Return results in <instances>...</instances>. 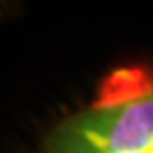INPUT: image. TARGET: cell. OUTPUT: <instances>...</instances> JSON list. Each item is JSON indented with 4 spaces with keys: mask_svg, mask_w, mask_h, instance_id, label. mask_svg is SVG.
<instances>
[{
    "mask_svg": "<svg viewBox=\"0 0 153 153\" xmlns=\"http://www.w3.org/2000/svg\"><path fill=\"white\" fill-rule=\"evenodd\" d=\"M31 153H153V83L59 116Z\"/></svg>",
    "mask_w": 153,
    "mask_h": 153,
    "instance_id": "6da1fadb",
    "label": "cell"
},
{
    "mask_svg": "<svg viewBox=\"0 0 153 153\" xmlns=\"http://www.w3.org/2000/svg\"><path fill=\"white\" fill-rule=\"evenodd\" d=\"M26 15V6L20 0H0V30L15 24Z\"/></svg>",
    "mask_w": 153,
    "mask_h": 153,
    "instance_id": "7a4b0ae2",
    "label": "cell"
}]
</instances>
